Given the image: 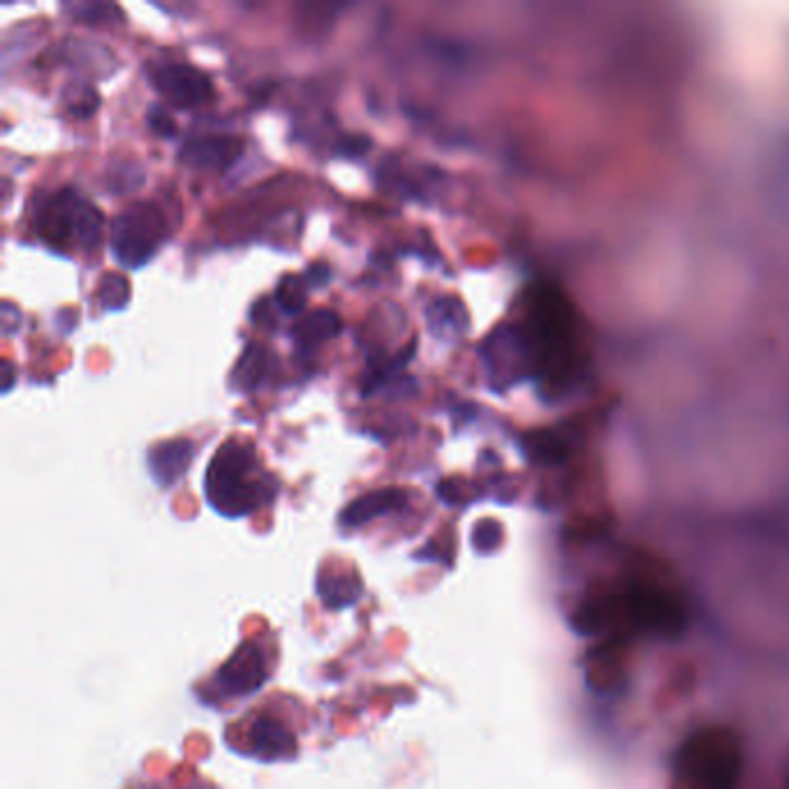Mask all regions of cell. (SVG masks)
<instances>
[{
  "instance_id": "obj_1",
  "label": "cell",
  "mask_w": 789,
  "mask_h": 789,
  "mask_svg": "<svg viewBox=\"0 0 789 789\" xmlns=\"http://www.w3.org/2000/svg\"><path fill=\"white\" fill-rule=\"evenodd\" d=\"M517 334L523 361L542 387L565 391L582 378L588 359L584 324L559 285L540 283L530 290L526 327Z\"/></svg>"
},
{
  "instance_id": "obj_2",
  "label": "cell",
  "mask_w": 789,
  "mask_h": 789,
  "mask_svg": "<svg viewBox=\"0 0 789 789\" xmlns=\"http://www.w3.org/2000/svg\"><path fill=\"white\" fill-rule=\"evenodd\" d=\"M275 479L260 466L258 452L241 440H227L218 447L204 477V496L218 515L239 519L269 505L275 496Z\"/></svg>"
},
{
  "instance_id": "obj_3",
  "label": "cell",
  "mask_w": 789,
  "mask_h": 789,
  "mask_svg": "<svg viewBox=\"0 0 789 789\" xmlns=\"http://www.w3.org/2000/svg\"><path fill=\"white\" fill-rule=\"evenodd\" d=\"M744 774V744L729 727H704L685 738L669 789H736Z\"/></svg>"
},
{
  "instance_id": "obj_4",
  "label": "cell",
  "mask_w": 789,
  "mask_h": 789,
  "mask_svg": "<svg viewBox=\"0 0 789 789\" xmlns=\"http://www.w3.org/2000/svg\"><path fill=\"white\" fill-rule=\"evenodd\" d=\"M37 235L56 248L79 250L98 248L105 229L100 208L75 188H61L46 195L35 212Z\"/></svg>"
},
{
  "instance_id": "obj_5",
  "label": "cell",
  "mask_w": 789,
  "mask_h": 789,
  "mask_svg": "<svg viewBox=\"0 0 789 789\" xmlns=\"http://www.w3.org/2000/svg\"><path fill=\"white\" fill-rule=\"evenodd\" d=\"M167 239V218L151 202H134L111 220L109 252L126 269H139L151 262Z\"/></svg>"
},
{
  "instance_id": "obj_6",
  "label": "cell",
  "mask_w": 789,
  "mask_h": 789,
  "mask_svg": "<svg viewBox=\"0 0 789 789\" xmlns=\"http://www.w3.org/2000/svg\"><path fill=\"white\" fill-rule=\"evenodd\" d=\"M618 605H612V614H620L625 623L633 625L637 630L658 633V635H674L681 630L685 620L683 602L662 584L639 579L618 595Z\"/></svg>"
},
{
  "instance_id": "obj_7",
  "label": "cell",
  "mask_w": 789,
  "mask_h": 789,
  "mask_svg": "<svg viewBox=\"0 0 789 789\" xmlns=\"http://www.w3.org/2000/svg\"><path fill=\"white\" fill-rule=\"evenodd\" d=\"M149 82L176 109H197L214 100L212 77L188 63L153 65Z\"/></svg>"
},
{
  "instance_id": "obj_8",
  "label": "cell",
  "mask_w": 789,
  "mask_h": 789,
  "mask_svg": "<svg viewBox=\"0 0 789 789\" xmlns=\"http://www.w3.org/2000/svg\"><path fill=\"white\" fill-rule=\"evenodd\" d=\"M220 692L227 698H248L258 692L267 681V664L258 644H244L216 674Z\"/></svg>"
},
{
  "instance_id": "obj_9",
  "label": "cell",
  "mask_w": 789,
  "mask_h": 789,
  "mask_svg": "<svg viewBox=\"0 0 789 789\" xmlns=\"http://www.w3.org/2000/svg\"><path fill=\"white\" fill-rule=\"evenodd\" d=\"M244 153V139L231 134H212L188 139L179 151V162L195 170H227Z\"/></svg>"
},
{
  "instance_id": "obj_10",
  "label": "cell",
  "mask_w": 789,
  "mask_h": 789,
  "mask_svg": "<svg viewBox=\"0 0 789 789\" xmlns=\"http://www.w3.org/2000/svg\"><path fill=\"white\" fill-rule=\"evenodd\" d=\"M195 458V443L191 440H167V443H158L151 447L147 461L149 473L162 489H170L185 473H188L191 463Z\"/></svg>"
},
{
  "instance_id": "obj_11",
  "label": "cell",
  "mask_w": 789,
  "mask_h": 789,
  "mask_svg": "<svg viewBox=\"0 0 789 789\" xmlns=\"http://www.w3.org/2000/svg\"><path fill=\"white\" fill-rule=\"evenodd\" d=\"M248 741L250 748L255 750V757L264 761L288 759L296 753V738L292 736V732L281 721H275L273 715L267 713L255 717L248 732Z\"/></svg>"
},
{
  "instance_id": "obj_12",
  "label": "cell",
  "mask_w": 789,
  "mask_h": 789,
  "mask_svg": "<svg viewBox=\"0 0 789 789\" xmlns=\"http://www.w3.org/2000/svg\"><path fill=\"white\" fill-rule=\"evenodd\" d=\"M408 505V494L401 489H378L374 494H366L353 505H347L341 515V526L345 528H359L368 521H376L385 515L401 512Z\"/></svg>"
},
{
  "instance_id": "obj_13",
  "label": "cell",
  "mask_w": 789,
  "mask_h": 789,
  "mask_svg": "<svg viewBox=\"0 0 789 789\" xmlns=\"http://www.w3.org/2000/svg\"><path fill=\"white\" fill-rule=\"evenodd\" d=\"M343 332V320L329 309H317L309 315H301L292 327V338L301 355H311L315 347L336 338Z\"/></svg>"
},
{
  "instance_id": "obj_14",
  "label": "cell",
  "mask_w": 789,
  "mask_h": 789,
  "mask_svg": "<svg viewBox=\"0 0 789 789\" xmlns=\"http://www.w3.org/2000/svg\"><path fill=\"white\" fill-rule=\"evenodd\" d=\"M273 357L269 355V350L264 345L260 343H248L244 347V353L235 366V370H231V387H235L237 391H244V393H250L255 389H260L267 378L271 376V368H273Z\"/></svg>"
},
{
  "instance_id": "obj_15",
  "label": "cell",
  "mask_w": 789,
  "mask_h": 789,
  "mask_svg": "<svg viewBox=\"0 0 789 789\" xmlns=\"http://www.w3.org/2000/svg\"><path fill=\"white\" fill-rule=\"evenodd\" d=\"M426 327L435 338H458L468 329V315L456 296H437L424 311Z\"/></svg>"
},
{
  "instance_id": "obj_16",
  "label": "cell",
  "mask_w": 789,
  "mask_h": 789,
  "mask_svg": "<svg viewBox=\"0 0 789 789\" xmlns=\"http://www.w3.org/2000/svg\"><path fill=\"white\" fill-rule=\"evenodd\" d=\"M58 54H61L58 58L65 65L75 69H86V73H102V77L111 73V65H114V54L96 42L65 40L58 46Z\"/></svg>"
},
{
  "instance_id": "obj_17",
  "label": "cell",
  "mask_w": 789,
  "mask_h": 789,
  "mask_svg": "<svg viewBox=\"0 0 789 789\" xmlns=\"http://www.w3.org/2000/svg\"><path fill=\"white\" fill-rule=\"evenodd\" d=\"M382 191L401 199H424V183L412 176L399 158H385L376 172Z\"/></svg>"
},
{
  "instance_id": "obj_18",
  "label": "cell",
  "mask_w": 789,
  "mask_h": 789,
  "mask_svg": "<svg viewBox=\"0 0 789 789\" xmlns=\"http://www.w3.org/2000/svg\"><path fill=\"white\" fill-rule=\"evenodd\" d=\"M309 290L311 288L306 285L304 275H283L275 285L273 304L283 315H290V317L301 315V311H304V306H306Z\"/></svg>"
},
{
  "instance_id": "obj_19",
  "label": "cell",
  "mask_w": 789,
  "mask_h": 789,
  "mask_svg": "<svg viewBox=\"0 0 789 789\" xmlns=\"http://www.w3.org/2000/svg\"><path fill=\"white\" fill-rule=\"evenodd\" d=\"M63 105L75 119H90L93 114L100 107L98 90L93 88L88 82H75L63 88Z\"/></svg>"
},
{
  "instance_id": "obj_20",
  "label": "cell",
  "mask_w": 789,
  "mask_h": 789,
  "mask_svg": "<svg viewBox=\"0 0 789 789\" xmlns=\"http://www.w3.org/2000/svg\"><path fill=\"white\" fill-rule=\"evenodd\" d=\"M98 301L107 313L123 311L130 301L128 278H123L121 273H105L98 288Z\"/></svg>"
},
{
  "instance_id": "obj_21",
  "label": "cell",
  "mask_w": 789,
  "mask_h": 789,
  "mask_svg": "<svg viewBox=\"0 0 789 789\" xmlns=\"http://www.w3.org/2000/svg\"><path fill=\"white\" fill-rule=\"evenodd\" d=\"M63 10L75 21L84 23H119L123 21V12L114 3H65Z\"/></svg>"
},
{
  "instance_id": "obj_22",
  "label": "cell",
  "mask_w": 789,
  "mask_h": 789,
  "mask_svg": "<svg viewBox=\"0 0 789 789\" xmlns=\"http://www.w3.org/2000/svg\"><path fill=\"white\" fill-rule=\"evenodd\" d=\"M370 147H374V139L353 132V134H341L334 144V153L341 158H364Z\"/></svg>"
},
{
  "instance_id": "obj_23",
  "label": "cell",
  "mask_w": 789,
  "mask_h": 789,
  "mask_svg": "<svg viewBox=\"0 0 789 789\" xmlns=\"http://www.w3.org/2000/svg\"><path fill=\"white\" fill-rule=\"evenodd\" d=\"M147 123H149V130L162 139H172L176 134V123L172 119V114L158 102H153L147 109Z\"/></svg>"
},
{
  "instance_id": "obj_24",
  "label": "cell",
  "mask_w": 789,
  "mask_h": 789,
  "mask_svg": "<svg viewBox=\"0 0 789 789\" xmlns=\"http://www.w3.org/2000/svg\"><path fill=\"white\" fill-rule=\"evenodd\" d=\"M304 281L311 290H317V288H324L332 283V267L324 264V262H315L306 269L304 273Z\"/></svg>"
},
{
  "instance_id": "obj_25",
  "label": "cell",
  "mask_w": 789,
  "mask_h": 789,
  "mask_svg": "<svg viewBox=\"0 0 789 789\" xmlns=\"http://www.w3.org/2000/svg\"><path fill=\"white\" fill-rule=\"evenodd\" d=\"M271 306L273 301L269 299H260L258 304L250 309V322L258 324V327H273V315H271Z\"/></svg>"
},
{
  "instance_id": "obj_26",
  "label": "cell",
  "mask_w": 789,
  "mask_h": 789,
  "mask_svg": "<svg viewBox=\"0 0 789 789\" xmlns=\"http://www.w3.org/2000/svg\"><path fill=\"white\" fill-rule=\"evenodd\" d=\"M21 324V313L19 309H14L10 301H6L3 304V334L6 336H12L17 332V327Z\"/></svg>"
},
{
  "instance_id": "obj_27",
  "label": "cell",
  "mask_w": 789,
  "mask_h": 789,
  "mask_svg": "<svg viewBox=\"0 0 789 789\" xmlns=\"http://www.w3.org/2000/svg\"><path fill=\"white\" fill-rule=\"evenodd\" d=\"M14 385V370H12V364L10 361H3V385H0V389H3L6 393L12 389Z\"/></svg>"
},
{
  "instance_id": "obj_28",
  "label": "cell",
  "mask_w": 789,
  "mask_h": 789,
  "mask_svg": "<svg viewBox=\"0 0 789 789\" xmlns=\"http://www.w3.org/2000/svg\"><path fill=\"white\" fill-rule=\"evenodd\" d=\"M787 789H789V776H787Z\"/></svg>"
}]
</instances>
